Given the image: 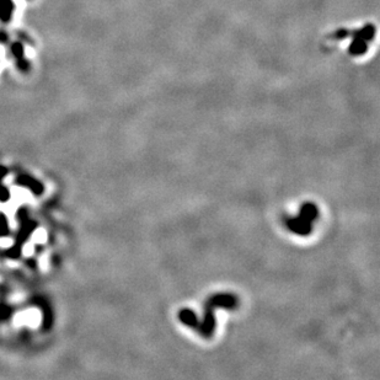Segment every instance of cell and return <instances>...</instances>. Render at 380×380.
I'll list each match as a JSON object with an SVG mask.
<instances>
[{"mask_svg": "<svg viewBox=\"0 0 380 380\" xmlns=\"http://www.w3.org/2000/svg\"><path fill=\"white\" fill-rule=\"evenodd\" d=\"M239 305V299L235 294L219 293L214 294L204 304V319L198 321L196 332H198L202 337H212L216 330V309H235Z\"/></svg>", "mask_w": 380, "mask_h": 380, "instance_id": "cell-1", "label": "cell"}, {"mask_svg": "<svg viewBox=\"0 0 380 380\" xmlns=\"http://www.w3.org/2000/svg\"><path fill=\"white\" fill-rule=\"evenodd\" d=\"M319 217V209L313 202L303 203L299 209L298 217H285L284 223L287 228L294 234L306 237L313 230V223Z\"/></svg>", "mask_w": 380, "mask_h": 380, "instance_id": "cell-2", "label": "cell"}, {"mask_svg": "<svg viewBox=\"0 0 380 380\" xmlns=\"http://www.w3.org/2000/svg\"><path fill=\"white\" fill-rule=\"evenodd\" d=\"M41 323V313L37 309H27L25 311H20L14 317L15 326L27 325L30 328H37Z\"/></svg>", "mask_w": 380, "mask_h": 380, "instance_id": "cell-3", "label": "cell"}, {"mask_svg": "<svg viewBox=\"0 0 380 380\" xmlns=\"http://www.w3.org/2000/svg\"><path fill=\"white\" fill-rule=\"evenodd\" d=\"M14 13H15L14 0H0V21L3 23L10 22Z\"/></svg>", "mask_w": 380, "mask_h": 380, "instance_id": "cell-4", "label": "cell"}, {"mask_svg": "<svg viewBox=\"0 0 380 380\" xmlns=\"http://www.w3.org/2000/svg\"><path fill=\"white\" fill-rule=\"evenodd\" d=\"M350 35H353V41L349 46V53L352 55H362L368 51V42L364 38L359 37L356 35L355 31H349Z\"/></svg>", "mask_w": 380, "mask_h": 380, "instance_id": "cell-5", "label": "cell"}, {"mask_svg": "<svg viewBox=\"0 0 380 380\" xmlns=\"http://www.w3.org/2000/svg\"><path fill=\"white\" fill-rule=\"evenodd\" d=\"M179 319L184 325H186L187 328L192 330H196L197 325H198L197 315L194 314L191 309H181L179 313Z\"/></svg>", "mask_w": 380, "mask_h": 380, "instance_id": "cell-6", "label": "cell"}, {"mask_svg": "<svg viewBox=\"0 0 380 380\" xmlns=\"http://www.w3.org/2000/svg\"><path fill=\"white\" fill-rule=\"evenodd\" d=\"M13 198H14V202L17 203H23L25 201H30L31 199V194L27 192V191L25 190V188H21V187H15L13 188Z\"/></svg>", "mask_w": 380, "mask_h": 380, "instance_id": "cell-7", "label": "cell"}, {"mask_svg": "<svg viewBox=\"0 0 380 380\" xmlns=\"http://www.w3.org/2000/svg\"><path fill=\"white\" fill-rule=\"evenodd\" d=\"M9 49H10L11 55H13L15 60L25 57V46H23V43L21 42V41L11 42L10 46H9Z\"/></svg>", "mask_w": 380, "mask_h": 380, "instance_id": "cell-8", "label": "cell"}, {"mask_svg": "<svg viewBox=\"0 0 380 380\" xmlns=\"http://www.w3.org/2000/svg\"><path fill=\"white\" fill-rule=\"evenodd\" d=\"M15 64H16L17 69L22 73H28L31 70V62L28 61L26 57L15 60Z\"/></svg>", "mask_w": 380, "mask_h": 380, "instance_id": "cell-9", "label": "cell"}, {"mask_svg": "<svg viewBox=\"0 0 380 380\" xmlns=\"http://www.w3.org/2000/svg\"><path fill=\"white\" fill-rule=\"evenodd\" d=\"M32 240L36 244H45L47 241V232L43 230V229H37V230L34 232Z\"/></svg>", "mask_w": 380, "mask_h": 380, "instance_id": "cell-10", "label": "cell"}, {"mask_svg": "<svg viewBox=\"0 0 380 380\" xmlns=\"http://www.w3.org/2000/svg\"><path fill=\"white\" fill-rule=\"evenodd\" d=\"M17 36H19V40L21 41L23 45H25V43H26V45H28V46H31V47L35 46V41L32 40V38L30 36H28V35L26 34V32L17 31Z\"/></svg>", "mask_w": 380, "mask_h": 380, "instance_id": "cell-11", "label": "cell"}, {"mask_svg": "<svg viewBox=\"0 0 380 380\" xmlns=\"http://www.w3.org/2000/svg\"><path fill=\"white\" fill-rule=\"evenodd\" d=\"M34 252H35V245H34V244H32V243H27V244H25V245H23V247H22L23 256H27V257H28V256H31Z\"/></svg>", "mask_w": 380, "mask_h": 380, "instance_id": "cell-12", "label": "cell"}, {"mask_svg": "<svg viewBox=\"0 0 380 380\" xmlns=\"http://www.w3.org/2000/svg\"><path fill=\"white\" fill-rule=\"evenodd\" d=\"M14 245L13 239L10 238H2L0 239V246L2 247H11Z\"/></svg>", "mask_w": 380, "mask_h": 380, "instance_id": "cell-13", "label": "cell"}, {"mask_svg": "<svg viewBox=\"0 0 380 380\" xmlns=\"http://www.w3.org/2000/svg\"><path fill=\"white\" fill-rule=\"evenodd\" d=\"M9 42H10V38H9L8 32L4 30H0V43H2V45H7Z\"/></svg>", "mask_w": 380, "mask_h": 380, "instance_id": "cell-14", "label": "cell"}, {"mask_svg": "<svg viewBox=\"0 0 380 380\" xmlns=\"http://www.w3.org/2000/svg\"><path fill=\"white\" fill-rule=\"evenodd\" d=\"M40 266L42 270H47V267H48V257H47L46 255H43L42 257H41Z\"/></svg>", "mask_w": 380, "mask_h": 380, "instance_id": "cell-15", "label": "cell"}, {"mask_svg": "<svg viewBox=\"0 0 380 380\" xmlns=\"http://www.w3.org/2000/svg\"><path fill=\"white\" fill-rule=\"evenodd\" d=\"M8 197V191L5 190V188H0V199H2V201H7Z\"/></svg>", "mask_w": 380, "mask_h": 380, "instance_id": "cell-16", "label": "cell"}]
</instances>
